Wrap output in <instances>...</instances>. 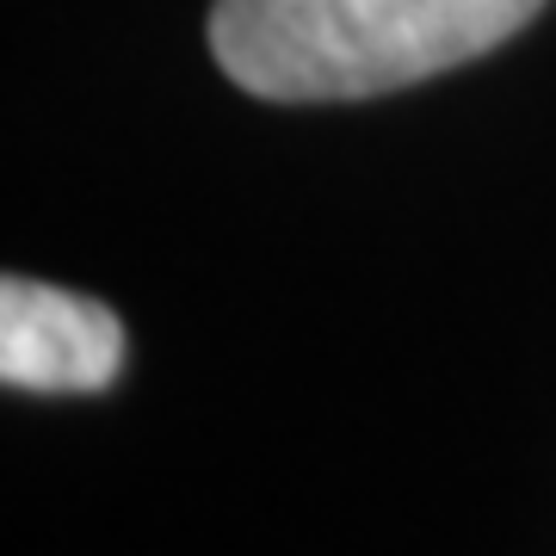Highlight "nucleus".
Returning <instances> with one entry per match:
<instances>
[{"label": "nucleus", "instance_id": "f257e3e1", "mask_svg": "<svg viewBox=\"0 0 556 556\" xmlns=\"http://www.w3.org/2000/svg\"><path fill=\"white\" fill-rule=\"evenodd\" d=\"M544 0H217L211 56L273 105L378 100L489 56Z\"/></svg>", "mask_w": 556, "mask_h": 556}, {"label": "nucleus", "instance_id": "f03ea898", "mask_svg": "<svg viewBox=\"0 0 556 556\" xmlns=\"http://www.w3.org/2000/svg\"><path fill=\"white\" fill-rule=\"evenodd\" d=\"M124 371V321L105 303L38 278L0 285V378L13 390L93 396Z\"/></svg>", "mask_w": 556, "mask_h": 556}]
</instances>
